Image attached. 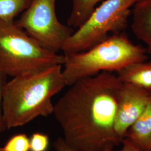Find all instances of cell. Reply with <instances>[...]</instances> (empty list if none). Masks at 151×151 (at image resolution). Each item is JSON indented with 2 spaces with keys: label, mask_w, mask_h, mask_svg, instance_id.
I'll return each instance as SVG.
<instances>
[{
  "label": "cell",
  "mask_w": 151,
  "mask_h": 151,
  "mask_svg": "<svg viewBox=\"0 0 151 151\" xmlns=\"http://www.w3.org/2000/svg\"><path fill=\"white\" fill-rule=\"evenodd\" d=\"M122 83L114 72H102L76 81L54 104L53 114L73 150L111 151L122 144L115 122Z\"/></svg>",
  "instance_id": "1"
},
{
  "label": "cell",
  "mask_w": 151,
  "mask_h": 151,
  "mask_svg": "<svg viewBox=\"0 0 151 151\" xmlns=\"http://www.w3.org/2000/svg\"><path fill=\"white\" fill-rule=\"evenodd\" d=\"M62 67V65H54L14 77L6 82L2 112L7 129L53 114L52 98L66 86Z\"/></svg>",
  "instance_id": "2"
},
{
  "label": "cell",
  "mask_w": 151,
  "mask_h": 151,
  "mask_svg": "<svg viewBox=\"0 0 151 151\" xmlns=\"http://www.w3.org/2000/svg\"><path fill=\"white\" fill-rule=\"evenodd\" d=\"M146 50L124 34L110 35L85 51L64 53L62 73L66 86L102 72H117L128 65L147 60Z\"/></svg>",
  "instance_id": "3"
},
{
  "label": "cell",
  "mask_w": 151,
  "mask_h": 151,
  "mask_svg": "<svg viewBox=\"0 0 151 151\" xmlns=\"http://www.w3.org/2000/svg\"><path fill=\"white\" fill-rule=\"evenodd\" d=\"M65 55L43 48L15 22H0V73L12 77L63 65Z\"/></svg>",
  "instance_id": "4"
},
{
  "label": "cell",
  "mask_w": 151,
  "mask_h": 151,
  "mask_svg": "<svg viewBox=\"0 0 151 151\" xmlns=\"http://www.w3.org/2000/svg\"><path fill=\"white\" fill-rule=\"evenodd\" d=\"M141 0H105L64 44L63 53L85 51L127 26L133 7ZM111 34V35H112Z\"/></svg>",
  "instance_id": "5"
},
{
  "label": "cell",
  "mask_w": 151,
  "mask_h": 151,
  "mask_svg": "<svg viewBox=\"0 0 151 151\" xmlns=\"http://www.w3.org/2000/svg\"><path fill=\"white\" fill-rule=\"evenodd\" d=\"M56 1L32 0L15 23L43 48L58 53L75 30L59 21Z\"/></svg>",
  "instance_id": "6"
},
{
  "label": "cell",
  "mask_w": 151,
  "mask_h": 151,
  "mask_svg": "<svg viewBox=\"0 0 151 151\" xmlns=\"http://www.w3.org/2000/svg\"><path fill=\"white\" fill-rule=\"evenodd\" d=\"M151 96V91L129 83H122L115 122L116 134L122 141L145 110Z\"/></svg>",
  "instance_id": "7"
},
{
  "label": "cell",
  "mask_w": 151,
  "mask_h": 151,
  "mask_svg": "<svg viewBox=\"0 0 151 151\" xmlns=\"http://www.w3.org/2000/svg\"><path fill=\"white\" fill-rule=\"evenodd\" d=\"M131 29L137 39L143 42L151 55V0H141L131 13Z\"/></svg>",
  "instance_id": "8"
},
{
  "label": "cell",
  "mask_w": 151,
  "mask_h": 151,
  "mask_svg": "<svg viewBox=\"0 0 151 151\" xmlns=\"http://www.w3.org/2000/svg\"><path fill=\"white\" fill-rule=\"evenodd\" d=\"M126 139L143 151L151 143V96L143 111L127 131Z\"/></svg>",
  "instance_id": "9"
},
{
  "label": "cell",
  "mask_w": 151,
  "mask_h": 151,
  "mask_svg": "<svg viewBox=\"0 0 151 151\" xmlns=\"http://www.w3.org/2000/svg\"><path fill=\"white\" fill-rule=\"evenodd\" d=\"M122 83H127L151 91V61H141L128 65L116 74Z\"/></svg>",
  "instance_id": "10"
},
{
  "label": "cell",
  "mask_w": 151,
  "mask_h": 151,
  "mask_svg": "<svg viewBox=\"0 0 151 151\" xmlns=\"http://www.w3.org/2000/svg\"><path fill=\"white\" fill-rule=\"evenodd\" d=\"M103 0H72V10L67 24L77 29L86 21L97 4Z\"/></svg>",
  "instance_id": "11"
},
{
  "label": "cell",
  "mask_w": 151,
  "mask_h": 151,
  "mask_svg": "<svg viewBox=\"0 0 151 151\" xmlns=\"http://www.w3.org/2000/svg\"><path fill=\"white\" fill-rule=\"evenodd\" d=\"M32 0H0V22H15L29 6Z\"/></svg>",
  "instance_id": "12"
},
{
  "label": "cell",
  "mask_w": 151,
  "mask_h": 151,
  "mask_svg": "<svg viewBox=\"0 0 151 151\" xmlns=\"http://www.w3.org/2000/svg\"><path fill=\"white\" fill-rule=\"evenodd\" d=\"M3 151H30V138L26 134L14 135L2 147Z\"/></svg>",
  "instance_id": "13"
},
{
  "label": "cell",
  "mask_w": 151,
  "mask_h": 151,
  "mask_svg": "<svg viewBox=\"0 0 151 151\" xmlns=\"http://www.w3.org/2000/svg\"><path fill=\"white\" fill-rule=\"evenodd\" d=\"M49 147L48 135L40 132L33 133L30 138V151H47Z\"/></svg>",
  "instance_id": "14"
},
{
  "label": "cell",
  "mask_w": 151,
  "mask_h": 151,
  "mask_svg": "<svg viewBox=\"0 0 151 151\" xmlns=\"http://www.w3.org/2000/svg\"><path fill=\"white\" fill-rule=\"evenodd\" d=\"M7 76L0 73V133H4L7 129L4 120L2 116V95L4 88L7 82Z\"/></svg>",
  "instance_id": "15"
},
{
  "label": "cell",
  "mask_w": 151,
  "mask_h": 151,
  "mask_svg": "<svg viewBox=\"0 0 151 151\" xmlns=\"http://www.w3.org/2000/svg\"><path fill=\"white\" fill-rule=\"evenodd\" d=\"M53 147L56 151H76L65 143L63 137H60L54 140Z\"/></svg>",
  "instance_id": "16"
},
{
  "label": "cell",
  "mask_w": 151,
  "mask_h": 151,
  "mask_svg": "<svg viewBox=\"0 0 151 151\" xmlns=\"http://www.w3.org/2000/svg\"><path fill=\"white\" fill-rule=\"evenodd\" d=\"M122 147L119 150H111L109 151H142L136 147L132 145L130 142L126 139H124L122 143Z\"/></svg>",
  "instance_id": "17"
},
{
  "label": "cell",
  "mask_w": 151,
  "mask_h": 151,
  "mask_svg": "<svg viewBox=\"0 0 151 151\" xmlns=\"http://www.w3.org/2000/svg\"><path fill=\"white\" fill-rule=\"evenodd\" d=\"M142 151H151V143L150 146H148L147 148H146V149L143 150Z\"/></svg>",
  "instance_id": "18"
},
{
  "label": "cell",
  "mask_w": 151,
  "mask_h": 151,
  "mask_svg": "<svg viewBox=\"0 0 151 151\" xmlns=\"http://www.w3.org/2000/svg\"><path fill=\"white\" fill-rule=\"evenodd\" d=\"M0 151H3V150H2V147H0Z\"/></svg>",
  "instance_id": "19"
}]
</instances>
